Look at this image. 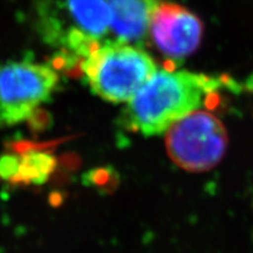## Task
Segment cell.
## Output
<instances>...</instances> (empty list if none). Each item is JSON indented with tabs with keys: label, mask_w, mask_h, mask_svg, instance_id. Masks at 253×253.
I'll return each instance as SVG.
<instances>
[{
	"label": "cell",
	"mask_w": 253,
	"mask_h": 253,
	"mask_svg": "<svg viewBox=\"0 0 253 253\" xmlns=\"http://www.w3.org/2000/svg\"><path fill=\"white\" fill-rule=\"evenodd\" d=\"M220 84L207 74L157 69L128 101L122 112L123 126L144 136L166 134L177 121L201 109Z\"/></svg>",
	"instance_id": "1"
},
{
	"label": "cell",
	"mask_w": 253,
	"mask_h": 253,
	"mask_svg": "<svg viewBox=\"0 0 253 253\" xmlns=\"http://www.w3.org/2000/svg\"><path fill=\"white\" fill-rule=\"evenodd\" d=\"M38 32L46 43L59 48L55 65L74 68L110 31L107 0H39Z\"/></svg>",
	"instance_id": "2"
},
{
	"label": "cell",
	"mask_w": 253,
	"mask_h": 253,
	"mask_svg": "<svg viewBox=\"0 0 253 253\" xmlns=\"http://www.w3.org/2000/svg\"><path fill=\"white\" fill-rule=\"evenodd\" d=\"M80 71L90 90L112 103L128 102L157 72L141 47L106 40L82 60Z\"/></svg>",
	"instance_id": "3"
},
{
	"label": "cell",
	"mask_w": 253,
	"mask_h": 253,
	"mask_svg": "<svg viewBox=\"0 0 253 253\" xmlns=\"http://www.w3.org/2000/svg\"><path fill=\"white\" fill-rule=\"evenodd\" d=\"M171 161L186 171H208L223 158L227 147L225 126L207 110H195L166 131Z\"/></svg>",
	"instance_id": "4"
},
{
	"label": "cell",
	"mask_w": 253,
	"mask_h": 253,
	"mask_svg": "<svg viewBox=\"0 0 253 253\" xmlns=\"http://www.w3.org/2000/svg\"><path fill=\"white\" fill-rule=\"evenodd\" d=\"M55 68L31 60L0 65V126H12L30 118L54 93Z\"/></svg>",
	"instance_id": "5"
},
{
	"label": "cell",
	"mask_w": 253,
	"mask_h": 253,
	"mask_svg": "<svg viewBox=\"0 0 253 253\" xmlns=\"http://www.w3.org/2000/svg\"><path fill=\"white\" fill-rule=\"evenodd\" d=\"M204 25L195 13L175 2H158L151 14L149 37L169 60H181L198 48Z\"/></svg>",
	"instance_id": "6"
},
{
	"label": "cell",
	"mask_w": 253,
	"mask_h": 253,
	"mask_svg": "<svg viewBox=\"0 0 253 253\" xmlns=\"http://www.w3.org/2000/svg\"><path fill=\"white\" fill-rule=\"evenodd\" d=\"M110 8L112 41L140 43L149 34L156 0H107Z\"/></svg>",
	"instance_id": "7"
},
{
	"label": "cell",
	"mask_w": 253,
	"mask_h": 253,
	"mask_svg": "<svg viewBox=\"0 0 253 253\" xmlns=\"http://www.w3.org/2000/svg\"><path fill=\"white\" fill-rule=\"evenodd\" d=\"M54 168V160L45 153H31L19 158L17 176L21 181L43 183Z\"/></svg>",
	"instance_id": "8"
}]
</instances>
